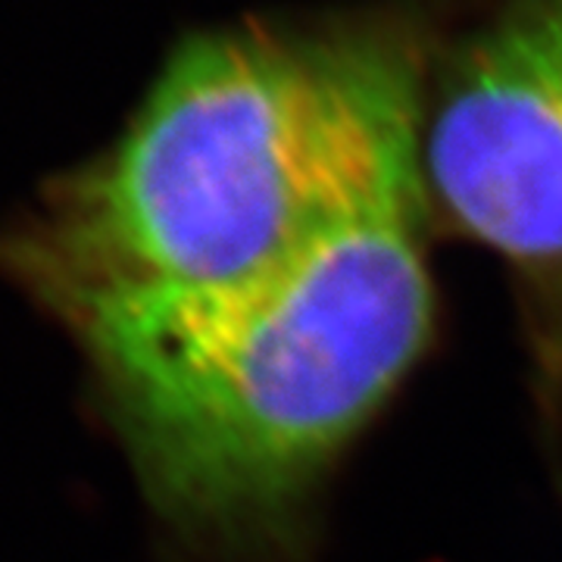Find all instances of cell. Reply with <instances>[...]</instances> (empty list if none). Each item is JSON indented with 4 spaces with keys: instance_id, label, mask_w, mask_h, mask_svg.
I'll use <instances>...</instances> for the list:
<instances>
[{
    "instance_id": "cell-3",
    "label": "cell",
    "mask_w": 562,
    "mask_h": 562,
    "mask_svg": "<svg viewBox=\"0 0 562 562\" xmlns=\"http://www.w3.org/2000/svg\"><path fill=\"white\" fill-rule=\"evenodd\" d=\"M428 213L528 284L562 288V0H503L428 88Z\"/></svg>"
},
{
    "instance_id": "cell-1",
    "label": "cell",
    "mask_w": 562,
    "mask_h": 562,
    "mask_svg": "<svg viewBox=\"0 0 562 562\" xmlns=\"http://www.w3.org/2000/svg\"><path fill=\"white\" fill-rule=\"evenodd\" d=\"M425 66L382 22L184 38L116 138L0 228V272L66 328L262 279L419 147Z\"/></svg>"
},
{
    "instance_id": "cell-2",
    "label": "cell",
    "mask_w": 562,
    "mask_h": 562,
    "mask_svg": "<svg viewBox=\"0 0 562 562\" xmlns=\"http://www.w3.org/2000/svg\"><path fill=\"white\" fill-rule=\"evenodd\" d=\"M419 147L357 184L262 279L69 325L140 487L179 538H291L431 341Z\"/></svg>"
}]
</instances>
